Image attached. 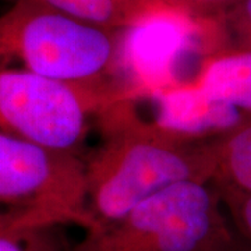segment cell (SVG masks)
I'll return each instance as SVG.
<instances>
[{
  "mask_svg": "<svg viewBox=\"0 0 251 251\" xmlns=\"http://www.w3.org/2000/svg\"><path fill=\"white\" fill-rule=\"evenodd\" d=\"M109 137L87 169V233L127 216L135 206L176 183L212 181L209 145L162 134L133 117L109 116Z\"/></svg>",
  "mask_w": 251,
  "mask_h": 251,
  "instance_id": "6da1fadb",
  "label": "cell"
},
{
  "mask_svg": "<svg viewBox=\"0 0 251 251\" xmlns=\"http://www.w3.org/2000/svg\"><path fill=\"white\" fill-rule=\"evenodd\" d=\"M117 41L44 0H17L0 16V70H23L75 85L103 87Z\"/></svg>",
  "mask_w": 251,
  "mask_h": 251,
  "instance_id": "7a4b0ae2",
  "label": "cell"
},
{
  "mask_svg": "<svg viewBox=\"0 0 251 251\" xmlns=\"http://www.w3.org/2000/svg\"><path fill=\"white\" fill-rule=\"evenodd\" d=\"M212 181L165 188L122 221L87 233L73 251H224L234 240Z\"/></svg>",
  "mask_w": 251,
  "mask_h": 251,
  "instance_id": "3957f363",
  "label": "cell"
},
{
  "mask_svg": "<svg viewBox=\"0 0 251 251\" xmlns=\"http://www.w3.org/2000/svg\"><path fill=\"white\" fill-rule=\"evenodd\" d=\"M225 20L201 16L158 0H144L117 41L115 69L125 73L133 95L156 94L186 84L181 73L198 54L226 49Z\"/></svg>",
  "mask_w": 251,
  "mask_h": 251,
  "instance_id": "277c9868",
  "label": "cell"
},
{
  "mask_svg": "<svg viewBox=\"0 0 251 251\" xmlns=\"http://www.w3.org/2000/svg\"><path fill=\"white\" fill-rule=\"evenodd\" d=\"M87 169L77 153L54 151L0 130V211L44 227L87 225Z\"/></svg>",
  "mask_w": 251,
  "mask_h": 251,
  "instance_id": "5b68a950",
  "label": "cell"
},
{
  "mask_svg": "<svg viewBox=\"0 0 251 251\" xmlns=\"http://www.w3.org/2000/svg\"><path fill=\"white\" fill-rule=\"evenodd\" d=\"M125 99L105 87L75 85L23 70H0V130L54 151L75 153L92 109Z\"/></svg>",
  "mask_w": 251,
  "mask_h": 251,
  "instance_id": "8992f818",
  "label": "cell"
},
{
  "mask_svg": "<svg viewBox=\"0 0 251 251\" xmlns=\"http://www.w3.org/2000/svg\"><path fill=\"white\" fill-rule=\"evenodd\" d=\"M152 99L153 127L184 143L208 135L221 137L247 117L229 103L214 98L194 81L159 92Z\"/></svg>",
  "mask_w": 251,
  "mask_h": 251,
  "instance_id": "52a82bcc",
  "label": "cell"
},
{
  "mask_svg": "<svg viewBox=\"0 0 251 251\" xmlns=\"http://www.w3.org/2000/svg\"><path fill=\"white\" fill-rule=\"evenodd\" d=\"M194 82L244 116H251L250 49H226L208 57Z\"/></svg>",
  "mask_w": 251,
  "mask_h": 251,
  "instance_id": "ba28073f",
  "label": "cell"
},
{
  "mask_svg": "<svg viewBox=\"0 0 251 251\" xmlns=\"http://www.w3.org/2000/svg\"><path fill=\"white\" fill-rule=\"evenodd\" d=\"M209 145L216 187L251 194V116Z\"/></svg>",
  "mask_w": 251,
  "mask_h": 251,
  "instance_id": "9c48e42d",
  "label": "cell"
},
{
  "mask_svg": "<svg viewBox=\"0 0 251 251\" xmlns=\"http://www.w3.org/2000/svg\"><path fill=\"white\" fill-rule=\"evenodd\" d=\"M46 4L95 27H126L144 0H44Z\"/></svg>",
  "mask_w": 251,
  "mask_h": 251,
  "instance_id": "30bf717a",
  "label": "cell"
},
{
  "mask_svg": "<svg viewBox=\"0 0 251 251\" xmlns=\"http://www.w3.org/2000/svg\"><path fill=\"white\" fill-rule=\"evenodd\" d=\"M234 234L251 247V194L216 187Z\"/></svg>",
  "mask_w": 251,
  "mask_h": 251,
  "instance_id": "8fae6325",
  "label": "cell"
},
{
  "mask_svg": "<svg viewBox=\"0 0 251 251\" xmlns=\"http://www.w3.org/2000/svg\"><path fill=\"white\" fill-rule=\"evenodd\" d=\"M46 229L17 226L3 230L0 232V251H57Z\"/></svg>",
  "mask_w": 251,
  "mask_h": 251,
  "instance_id": "7c38bea8",
  "label": "cell"
},
{
  "mask_svg": "<svg viewBox=\"0 0 251 251\" xmlns=\"http://www.w3.org/2000/svg\"><path fill=\"white\" fill-rule=\"evenodd\" d=\"M225 24L239 39V49L251 50V0H239L232 6Z\"/></svg>",
  "mask_w": 251,
  "mask_h": 251,
  "instance_id": "4fadbf2b",
  "label": "cell"
},
{
  "mask_svg": "<svg viewBox=\"0 0 251 251\" xmlns=\"http://www.w3.org/2000/svg\"><path fill=\"white\" fill-rule=\"evenodd\" d=\"M166 4L190 10L201 16H214V13L230 9L239 0H158Z\"/></svg>",
  "mask_w": 251,
  "mask_h": 251,
  "instance_id": "5bb4252c",
  "label": "cell"
},
{
  "mask_svg": "<svg viewBox=\"0 0 251 251\" xmlns=\"http://www.w3.org/2000/svg\"><path fill=\"white\" fill-rule=\"evenodd\" d=\"M17 226L42 227L36 221L28 218V216L17 215V214H11V212L0 211V232L7 230V229H11V227H17Z\"/></svg>",
  "mask_w": 251,
  "mask_h": 251,
  "instance_id": "9a60e30c",
  "label": "cell"
},
{
  "mask_svg": "<svg viewBox=\"0 0 251 251\" xmlns=\"http://www.w3.org/2000/svg\"><path fill=\"white\" fill-rule=\"evenodd\" d=\"M224 251H251V247L249 244H246V243H243L237 236L234 237V240L230 243V246Z\"/></svg>",
  "mask_w": 251,
  "mask_h": 251,
  "instance_id": "2e32d148",
  "label": "cell"
}]
</instances>
